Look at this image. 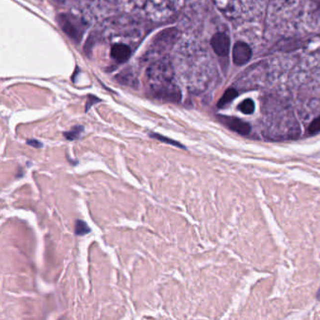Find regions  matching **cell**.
Returning <instances> with one entry per match:
<instances>
[{"label":"cell","mask_w":320,"mask_h":320,"mask_svg":"<svg viewBox=\"0 0 320 320\" xmlns=\"http://www.w3.org/2000/svg\"><path fill=\"white\" fill-rule=\"evenodd\" d=\"M58 23L62 31L74 41H79L83 35L82 24L78 19L68 14H60L58 17Z\"/></svg>","instance_id":"obj_1"},{"label":"cell","mask_w":320,"mask_h":320,"mask_svg":"<svg viewBox=\"0 0 320 320\" xmlns=\"http://www.w3.org/2000/svg\"><path fill=\"white\" fill-rule=\"evenodd\" d=\"M218 118L223 125H225L231 131L238 132V134L247 135L251 131L250 125L245 121H242L241 119L237 118V117L226 116V115H218Z\"/></svg>","instance_id":"obj_2"},{"label":"cell","mask_w":320,"mask_h":320,"mask_svg":"<svg viewBox=\"0 0 320 320\" xmlns=\"http://www.w3.org/2000/svg\"><path fill=\"white\" fill-rule=\"evenodd\" d=\"M211 44L214 52L219 57H226L229 53V37L224 33H216L211 40Z\"/></svg>","instance_id":"obj_3"},{"label":"cell","mask_w":320,"mask_h":320,"mask_svg":"<svg viewBox=\"0 0 320 320\" xmlns=\"http://www.w3.org/2000/svg\"><path fill=\"white\" fill-rule=\"evenodd\" d=\"M251 58L252 50L247 43L243 41H238L235 43L233 47V60L236 65H244Z\"/></svg>","instance_id":"obj_4"},{"label":"cell","mask_w":320,"mask_h":320,"mask_svg":"<svg viewBox=\"0 0 320 320\" xmlns=\"http://www.w3.org/2000/svg\"><path fill=\"white\" fill-rule=\"evenodd\" d=\"M131 48L124 43H115L111 48V57L119 63L127 61L131 57Z\"/></svg>","instance_id":"obj_5"},{"label":"cell","mask_w":320,"mask_h":320,"mask_svg":"<svg viewBox=\"0 0 320 320\" xmlns=\"http://www.w3.org/2000/svg\"><path fill=\"white\" fill-rule=\"evenodd\" d=\"M237 96H238V92L236 90H234V89L226 90V91H224L222 98L219 100V102L217 104V107H219V108H222V107H225L226 105L230 104Z\"/></svg>","instance_id":"obj_6"},{"label":"cell","mask_w":320,"mask_h":320,"mask_svg":"<svg viewBox=\"0 0 320 320\" xmlns=\"http://www.w3.org/2000/svg\"><path fill=\"white\" fill-rule=\"evenodd\" d=\"M149 137L153 138V139L158 140L160 142H163V143H165V144H168V145H172V146H175V147H178V148H182V149H185V147L181 144L180 142L176 141V140L171 139V138H168V137H165L164 135L160 134V133H157V132H150L149 133Z\"/></svg>","instance_id":"obj_7"},{"label":"cell","mask_w":320,"mask_h":320,"mask_svg":"<svg viewBox=\"0 0 320 320\" xmlns=\"http://www.w3.org/2000/svg\"><path fill=\"white\" fill-rule=\"evenodd\" d=\"M238 110L245 114V115H251L255 111V103L251 99H246L243 102H241L238 106Z\"/></svg>","instance_id":"obj_8"},{"label":"cell","mask_w":320,"mask_h":320,"mask_svg":"<svg viewBox=\"0 0 320 320\" xmlns=\"http://www.w3.org/2000/svg\"><path fill=\"white\" fill-rule=\"evenodd\" d=\"M83 131H84V127L78 125V126L73 127L71 131H65L63 133V135H64L66 139L69 140V141H74V140H77L78 138H80Z\"/></svg>","instance_id":"obj_9"},{"label":"cell","mask_w":320,"mask_h":320,"mask_svg":"<svg viewBox=\"0 0 320 320\" xmlns=\"http://www.w3.org/2000/svg\"><path fill=\"white\" fill-rule=\"evenodd\" d=\"M75 235L76 236H85L89 233H91V228L89 224L83 220H77L75 223Z\"/></svg>","instance_id":"obj_10"},{"label":"cell","mask_w":320,"mask_h":320,"mask_svg":"<svg viewBox=\"0 0 320 320\" xmlns=\"http://www.w3.org/2000/svg\"><path fill=\"white\" fill-rule=\"evenodd\" d=\"M308 131L309 133H317L320 131V115L319 117H317L316 119H314L312 123L310 124L309 128H308Z\"/></svg>","instance_id":"obj_11"},{"label":"cell","mask_w":320,"mask_h":320,"mask_svg":"<svg viewBox=\"0 0 320 320\" xmlns=\"http://www.w3.org/2000/svg\"><path fill=\"white\" fill-rule=\"evenodd\" d=\"M98 102H101V100L97 98L96 96H94V95H89V96H88V101H87V105H86V112H88L89 109H90L94 104H97Z\"/></svg>","instance_id":"obj_12"},{"label":"cell","mask_w":320,"mask_h":320,"mask_svg":"<svg viewBox=\"0 0 320 320\" xmlns=\"http://www.w3.org/2000/svg\"><path fill=\"white\" fill-rule=\"evenodd\" d=\"M26 144L29 145V146H31L33 148H41L43 147V144H42L41 142H40L39 140L28 139L26 141Z\"/></svg>","instance_id":"obj_13"},{"label":"cell","mask_w":320,"mask_h":320,"mask_svg":"<svg viewBox=\"0 0 320 320\" xmlns=\"http://www.w3.org/2000/svg\"><path fill=\"white\" fill-rule=\"evenodd\" d=\"M317 299L318 300H320V288L319 289V291H318V294H317Z\"/></svg>","instance_id":"obj_14"}]
</instances>
